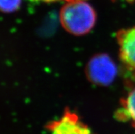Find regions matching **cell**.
Here are the masks:
<instances>
[{
  "mask_svg": "<svg viewBox=\"0 0 135 134\" xmlns=\"http://www.w3.org/2000/svg\"><path fill=\"white\" fill-rule=\"evenodd\" d=\"M117 72V67L114 61L109 56L103 53L91 58L85 68L88 80L99 86H108L113 83Z\"/></svg>",
  "mask_w": 135,
  "mask_h": 134,
  "instance_id": "cell-2",
  "label": "cell"
},
{
  "mask_svg": "<svg viewBox=\"0 0 135 134\" xmlns=\"http://www.w3.org/2000/svg\"><path fill=\"white\" fill-rule=\"evenodd\" d=\"M116 38L120 59L128 69L135 71V26L120 29Z\"/></svg>",
  "mask_w": 135,
  "mask_h": 134,
  "instance_id": "cell-4",
  "label": "cell"
},
{
  "mask_svg": "<svg viewBox=\"0 0 135 134\" xmlns=\"http://www.w3.org/2000/svg\"><path fill=\"white\" fill-rule=\"evenodd\" d=\"M21 0H0V12L10 13L19 8Z\"/></svg>",
  "mask_w": 135,
  "mask_h": 134,
  "instance_id": "cell-6",
  "label": "cell"
},
{
  "mask_svg": "<svg viewBox=\"0 0 135 134\" xmlns=\"http://www.w3.org/2000/svg\"><path fill=\"white\" fill-rule=\"evenodd\" d=\"M47 129L50 134H93L80 116L69 108L65 110L61 117L49 122Z\"/></svg>",
  "mask_w": 135,
  "mask_h": 134,
  "instance_id": "cell-3",
  "label": "cell"
},
{
  "mask_svg": "<svg viewBox=\"0 0 135 134\" xmlns=\"http://www.w3.org/2000/svg\"><path fill=\"white\" fill-rule=\"evenodd\" d=\"M60 21L65 30L81 36L89 33L94 27L96 12L85 0L67 2L60 11Z\"/></svg>",
  "mask_w": 135,
  "mask_h": 134,
  "instance_id": "cell-1",
  "label": "cell"
},
{
  "mask_svg": "<svg viewBox=\"0 0 135 134\" xmlns=\"http://www.w3.org/2000/svg\"><path fill=\"white\" fill-rule=\"evenodd\" d=\"M115 116L119 121L130 122L135 127V87L122 99Z\"/></svg>",
  "mask_w": 135,
  "mask_h": 134,
  "instance_id": "cell-5",
  "label": "cell"
},
{
  "mask_svg": "<svg viewBox=\"0 0 135 134\" xmlns=\"http://www.w3.org/2000/svg\"><path fill=\"white\" fill-rule=\"evenodd\" d=\"M34 2H45V3H50V2H60V1H65V2H70L73 0H32Z\"/></svg>",
  "mask_w": 135,
  "mask_h": 134,
  "instance_id": "cell-7",
  "label": "cell"
}]
</instances>
